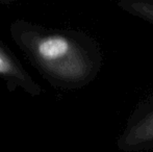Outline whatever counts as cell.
<instances>
[{"instance_id": "1", "label": "cell", "mask_w": 153, "mask_h": 152, "mask_svg": "<svg viewBox=\"0 0 153 152\" xmlns=\"http://www.w3.org/2000/svg\"><path fill=\"white\" fill-rule=\"evenodd\" d=\"M117 147L124 152L153 150V94L134 108L118 138Z\"/></svg>"}, {"instance_id": "2", "label": "cell", "mask_w": 153, "mask_h": 152, "mask_svg": "<svg viewBox=\"0 0 153 152\" xmlns=\"http://www.w3.org/2000/svg\"><path fill=\"white\" fill-rule=\"evenodd\" d=\"M72 51H75V49L71 41L59 36L45 39L38 46V52L40 56L48 62L64 59Z\"/></svg>"}, {"instance_id": "3", "label": "cell", "mask_w": 153, "mask_h": 152, "mask_svg": "<svg viewBox=\"0 0 153 152\" xmlns=\"http://www.w3.org/2000/svg\"><path fill=\"white\" fill-rule=\"evenodd\" d=\"M118 6L131 16L153 24V0H120Z\"/></svg>"}, {"instance_id": "4", "label": "cell", "mask_w": 153, "mask_h": 152, "mask_svg": "<svg viewBox=\"0 0 153 152\" xmlns=\"http://www.w3.org/2000/svg\"><path fill=\"white\" fill-rule=\"evenodd\" d=\"M4 70V64H3V61L0 59V72H2Z\"/></svg>"}]
</instances>
